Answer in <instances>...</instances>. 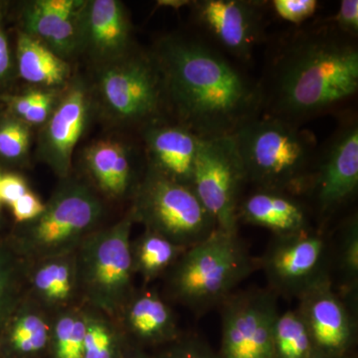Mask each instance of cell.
Returning <instances> with one entry per match:
<instances>
[{"label":"cell","instance_id":"1","mask_svg":"<svg viewBox=\"0 0 358 358\" xmlns=\"http://www.w3.org/2000/svg\"><path fill=\"white\" fill-rule=\"evenodd\" d=\"M169 112L200 138L232 136L262 115L260 81L195 34H173L155 45Z\"/></svg>","mask_w":358,"mask_h":358},{"label":"cell","instance_id":"2","mask_svg":"<svg viewBox=\"0 0 358 358\" xmlns=\"http://www.w3.org/2000/svg\"><path fill=\"white\" fill-rule=\"evenodd\" d=\"M260 85L263 115L301 127L343 114L358 92L357 39L329 20L294 30L280 42Z\"/></svg>","mask_w":358,"mask_h":358},{"label":"cell","instance_id":"3","mask_svg":"<svg viewBox=\"0 0 358 358\" xmlns=\"http://www.w3.org/2000/svg\"><path fill=\"white\" fill-rule=\"evenodd\" d=\"M233 136L247 182L289 195L306 192L319 150L312 131L261 115Z\"/></svg>","mask_w":358,"mask_h":358},{"label":"cell","instance_id":"4","mask_svg":"<svg viewBox=\"0 0 358 358\" xmlns=\"http://www.w3.org/2000/svg\"><path fill=\"white\" fill-rule=\"evenodd\" d=\"M255 268L237 233L216 229L176 261L169 289L176 300L203 315L220 308Z\"/></svg>","mask_w":358,"mask_h":358},{"label":"cell","instance_id":"5","mask_svg":"<svg viewBox=\"0 0 358 358\" xmlns=\"http://www.w3.org/2000/svg\"><path fill=\"white\" fill-rule=\"evenodd\" d=\"M99 101L110 119L143 128L164 121L169 110L164 80L152 52H129L107 63L96 82Z\"/></svg>","mask_w":358,"mask_h":358},{"label":"cell","instance_id":"6","mask_svg":"<svg viewBox=\"0 0 358 358\" xmlns=\"http://www.w3.org/2000/svg\"><path fill=\"white\" fill-rule=\"evenodd\" d=\"M134 219L148 231L190 248L217 229V224L192 188L148 169L136 192Z\"/></svg>","mask_w":358,"mask_h":358},{"label":"cell","instance_id":"7","mask_svg":"<svg viewBox=\"0 0 358 358\" xmlns=\"http://www.w3.org/2000/svg\"><path fill=\"white\" fill-rule=\"evenodd\" d=\"M134 220L131 211L109 229L82 241L78 280L89 301L107 313L117 312L129 299L134 271L129 236Z\"/></svg>","mask_w":358,"mask_h":358},{"label":"cell","instance_id":"8","mask_svg":"<svg viewBox=\"0 0 358 358\" xmlns=\"http://www.w3.org/2000/svg\"><path fill=\"white\" fill-rule=\"evenodd\" d=\"M102 214V203L88 186L67 181L45 204L43 213L30 223L25 246L32 255L63 257L82 243Z\"/></svg>","mask_w":358,"mask_h":358},{"label":"cell","instance_id":"9","mask_svg":"<svg viewBox=\"0 0 358 358\" xmlns=\"http://www.w3.org/2000/svg\"><path fill=\"white\" fill-rule=\"evenodd\" d=\"M247 182L234 136L201 138L193 169L192 188L217 224L236 234L240 193Z\"/></svg>","mask_w":358,"mask_h":358},{"label":"cell","instance_id":"10","mask_svg":"<svg viewBox=\"0 0 358 358\" xmlns=\"http://www.w3.org/2000/svg\"><path fill=\"white\" fill-rule=\"evenodd\" d=\"M188 6L196 34L242 66L265 41L267 1L196 0Z\"/></svg>","mask_w":358,"mask_h":358},{"label":"cell","instance_id":"11","mask_svg":"<svg viewBox=\"0 0 358 358\" xmlns=\"http://www.w3.org/2000/svg\"><path fill=\"white\" fill-rule=\"evenodd\" d=\"M220 308L222 341L219 358H275L273 333L279 313L274 292L234 293Z\"/></svg>","mask_w":358,"mask_h":358},{"label":"cell","instance_id":"12","mask_svg":"<svg viewBox=\"0 0 358 358\" xmlns=\"http://www.w3.org/2000/svg\"><path fill=\"white\" fill-rule=\"evenodd\" d=\"M261 267L275 294L300 299L329 279L326 240L310 229L275 235L261 260Z\"/></svg>","mask_w":358,"mask_h":358},{"label":"cell","instance_id":"13","mask_svg":"<svg viewBox=\"0 0 358 358\" xmlns=\"http://www.w3.org/2000/svg\"><path fill=\"white\" fill-rule=\"evenodd\" d=\"M338 129L317 150L306 192L320 213H331L346 203L358 188V122L355 115L341 114Z\"/></svg>","mask_w":358,"mask_h":358},{"label":"cell","instance_id":"14","mask_svg":"<svg viewBox=\"0 0 358 358\" xmlns=\"http://www.w3.org/2000/svg\"><path fill=\"white\" fill-rule=\"evenodd\" d=\"M91 100L81 80L59 96L39 138V155L61 178L69 173L73 152L88 124Z\"/></svg>","mask_w":358,"mask_h":358},{"label":"cell","instance_id":"15","mask_svg":"<svg viewBox=\"0 0 358 358\" xmlns=\"http://www.w3.org/2000/svg\"><path fill=\"white\" fill-rule=\"evenodd\" d=\"M299 300L298 310L308 327L315 352L350 355L357 339L355 320L334 291L331 279L320 282Z\"/></svg>","mask_w":358,"mask_h":358},{"label":"cell","instance_id":"16","mask_svg":"<svg viewBox=\"0 0 358 358\" xmlns=\"http://www.w3.org/2000/svg\"><path fill=\"white\" fill-rule=\"evenodd\" d=\"M131 22L117 0L85 1L80 18V51L106 64L129 53Z\"/></svg>","mask_w":358,"mask_h":358},{"label":"cell","instance_id":"17","mask_svg":"<svg viewBox=\"0 0 358 358\" xmlns=\"http://www.w3.org/2000/svg\"><path fill=\"white\" fill-rule=\"evenodd\" d=\"M85 1L36 0L22 13L24 33L65 59L80 51V18Z\"/></svg>","mask_w":358,"mask_h":358},{"label":"cell","instance_id":"18","mask_svg":"<svg viewBox=\"0 0 358 358\" xmlns=\"http://www.w3.org/2000/svg\"><path fill=\"white\" fill-rule=\"evenodd\" d=\"M201 138L185 127L164 121L143 128L150 167L155 173L192 187Z\"/></svg>","mask_w":358,"mask_h":358},{"label":"cell","instance_id":"19","mask_svg":"<svg viewBox=\"0 0 358 358\" xmlns=\"http://www.w3.org/2000/svg\"><path fill=\"white\" fill-rule=\"evenodd\" d=\"M260 226L275 235L296 234L310 230L306 207L293 195L257 189L238 205V221Z\"/></svg>","mask_w":358,"mask_h":358},{"label":"cell","instance_id":"20","mask_svg":"<svg viewBox=\"0 0 358 358\" xmlns=\"http://www.w3.org/2000/svg\"><path fill=\"white\" fill-rule=\"evenodd\" d=\"M126 319L134 345L171 343L179 338L173 310L155 293L145 292L134 298Z\"/></svg>","mask_w":358,"mask_h":358},{"label":"cell","instance_id":"21","mask_svg":"<svg viewBox=\"0 0 358 358\" xmlns=\"http://www.w3.org/2000/svg\"><path fill=\"white\" fill-rule=\"evenodd\" d=\"M85 162L96 185L106 194L121 197L131 187L133 162L124 143L110 140L96 141L87 148Z\"/></svg>","mask_w":358,"mask_h":358},{"label":"cell","instance_id":"22","mask_svg":"<svg viewBox=\"0 0 358 358\" xmlns=\"http://www.w3.org/2000/svg\"><path fill=\"white\" fill-rule=\"evenodd\" d=\"M17 69L28 83L59 88L69 82L70 65L35 37L20 32L16 50Z\"/></svg>","mask_w":358,"mask_h":358},{"label":"cell","instance_id":"23","mask_svg":"<svg viewBox=\"0 0 358 358\" xmlns=\"http://www.w3.org/2000/svg\"><path fill=\"white\" fill-rule=\"evenodd\" d=\"M186 249L147 230L131 248L134 270L138 271L145 280L154 279L173 267Z\"/></svg>","mask_w":358,"mask_h":358},{"label":"cell","instance_id":"24","mask_svg":"<svg viewBox=\"0 0 358 358\" xmlns=\"http://www.w3.org/2000/svg\"><path fill=\"white\" fill-rule=\"evenodd\" d=\"M273 343L275 358H310L315 352L308 327L298 310L278 315Z\"/></svg>","mask_w":358,"mask_h":358},{"label":"cell","instance_id":"25","mask_svg":"<svg viewBox=\"0 0 358 358\" xmlns=\"http://www.w3.org/2000/svg\"><path fill=\"white\" fill-rule=\"evenodd\" d=\"M52 331L43 317L27 313L16 320L9 334V352L15 358H40L50 352Z\"/></svg>","mask_w":358,"mask_h":358},{"label":"cell","instance_id":"26","mask_svg":"<svg viewBox=\"0 0 358 358\" xmlns=\"http://www.w3.org/2000/svg\"><path fill=\"white\" fill-rule=\"evenodd\" d=\"M50 260L36 271L33 286L40 296L49 303H63L69 300L73 293L76 272L62 257Z\"/></svg>","mask_w":358,"mask_h":358},{"label":"cell","instance_id":"27","mask_svg":"<svg viewBox=\"0 0 358 358\" xmlns=\"http://www.w3.org/2000/svg\"><path fill=\"white\" fill-rule=\"evenodd\" d=\"M87 317L65 315L52 331L51 358H83Z\"/></svg>","mask_w":358,"mask_h":358},{"label":"cell","instance_id":"28","mask_svg":"<svg viewBox=\"0 0 358 358\" xmlns=\"http://www.w3.org/2000/svg\"><path fill=\"white\" fill-rule=\"evenodd\" d=\"M127 345L109 327L87 317L83 358H124Z\"/></svg>","mask_w":358,"mask_h":358},{"label":"cell","instance_id":"29","mask_svg":"<svg viewBox=\"0 0 358 358\" xmlns=\"http://www.w3.org/2000/svg\"><path fill=\"white\" fill-rule=\"evenodd\" d=\"M30 145L29 126L17 117L0 122V157L8 160L22 159Z\"/></svg>","mask_w":358,"mask_h":358},{"label":"cell","instance_id":"30","mask_svg":"<svg viewBox=\"0 0 358 358\" xmlns=\"http://www.w3.org/2000/svg\"><path fill=\"white\" fill-rule=\"evenodd\" d=\"M339 248V268L346 280V284L353 289L358 280V220L357 216L348 219L343 227Z\"/></svg>","mask_w":358,"mask_h":358},{"label":"cell","instance_id":"31","mask_svg":"<svg viewBox=\"0 0 358 358\" xmlns=\"http://www.w3.org/2000/svg\"><path fill=\"white\" fill-rule=\"evenodd\" d=\"M268 8L282 20L296 26L303 25L317 13V0H273L268 2Z\"/></svg>","mask_w":358,"mask_h":358},{"label":"cell","instance_id":"32","mask_svg":"<svg viewBox=\"0 0 358 358\" xmlns=\"http://www.w3.org/2000/svg\"><path fill=\"white\" fill-rule=\"evenodd\" d=\"M155 358H219L203 339L188 336L178 338L164 350L154 355Z\"/></svg>","mask_w":358,"mask_h":358},{"label":"cell","instance_id":"33","mask_svg":"<svg viewBox=\"0 0 358 358\" xmlns=\"http://www.w3.org/2000/svg\"><path fill=\"white\" fill-rule=\"evenodd\" d=\"M336 29L352 38L358 35V1L343 0L339 4L338 13L333 20H329Z\"/></svg>","mask_w":358,"mask_h":358},{"label":"cell","instance_id":"34","mask_svg":"<svg viewBox=\"0 0 358 358\" xmlns=\"http://www.w3.org/2000/svg\"><path fill=\"white\" fill-rule=\"evenodd\" d=\"M57 101L58 96L54 90H49V91L43 90L39 100L32 106L31 109L26 113L21 121L24 122L28 126L29 124H32V126L44 124L53 112Z\"/></svg>","mask_w":358,"mask_h":358},{"label":"cell","instance_id":"35","mask_svg":"<svg viewBox=\"0 0 358 358\" xmlns=\"http://www.w3.org/2000/svg\"><path fill=\"white\" fill-rule=\"evenodd\" d=\"M10 207L16 221L32 222L43 213L45 204L36 194L29 190Z\"/></svg>","mask_w":358,"mask_h":358},{"label":"cell","instance_id":"36","mask_svg":"<svg viewBox=\"0 0 358 358\" xmlns=\"http://www.w3.org/2000/svg\"><path fill=\"white\" fill-rule=\"evenodd\" d=\"M28 192L27 183L21 176L4 174L0 178V200L2 203L11 206Z\"/></svg>","mask_w":358,"mask_h":358},{"label":"cell","instance_id":"37","mask_svg":"<svg viewBox=\"0 0 358 358\" xmlns=\"http://www.w3.org/2000/svg\"><path fill=\"white\" fill-rule=\"evenodd\" d=\"M42 92L43 90H32V91L26 92L22 95L8 96L6 100L15 117L22 120L26 113L31 109L32 106L39 100Z\"/></svg>","mask_w":358,"mask_h":358},{"label":"cell","instance_id":"38","mask_svg":"<svg viewBox=\"0 0 358 358\" xmlns=\"http://www.w3.org/2000/svg\"><path fill=\"white\" fill-rule=\"evenodd\" d=\"M13 69V55L3 28L0 25V82L8 79Z\"/></svg>","mask_w":358,"mask_h":358},{"label":"cell","instance_id":"39","mask_svg":"<svg viewBox=\"0 0 358 358\" xmlns=\"http://www.w3.org/2000/svg\"><path fill=\"white\" fill-rule=\"evenodd\" d=\"M124 358H155L154 355H148L143 348L136 345H127Z\"/></svg>","mask_w":358,"mask_h":358},{"label":"cell","instance_id":"40","mask_svg":"<svg viewBox=\"0 0 358 358\" xmlns=\"http://www.w3.org/2000/svg\"><path fill=\"white\" fill-rule=\"evenodd\" d=\"M6 286V274L4 272L3 267L0 266V301L3 298L4 291Z\"/></svg>","mask_w":358,"mask_h":358},{"label":"cell","instance_id":"41","mask_svg":"<svg viewBox=\"0 0 358 358\" xmlns=\"http://www.w3.org/2000/svg\"><path fill=\"white\" fill-rule=\"evenodd\" d=\"M310 358H352L350 357V355H324V353H320L317 352H315L312 357Z\"/></svg>","mask_w":358,"mask_h":358},{"label":"cell","instance_id":"42","mask_svg":"<svg viewBox=\"0 0 358 358\" xmlns=\"http://www.w3.org/2000/svg\"><path fill=\"white\" fill-rule=\"evenodd\" d=\"M1 176H2V174L0 173V178H1ZM1 204H2V202H1V200H0V209H1Z\"/></svg>","mask_w":358,"mask_h":358}]
</instances>
